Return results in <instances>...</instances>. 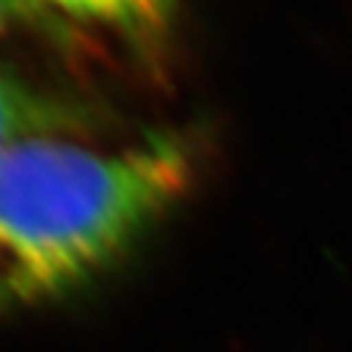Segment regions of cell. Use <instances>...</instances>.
Segmentation results:
<instances>
[{
  "label": "cell",
  "instance_id": "3957f363",
  "mask_svg": "<svg viewBox=\"0 0 352 352\" xmlns=\"http://www.w3.org/2000/svg\"><path fill=\"white\" fill-rule=\"evenodd\" d=\"M76 21L149 45L167 34L175 0H37Z\"/></svg>",
  "mask_w": 352,
  "mask_h": 352
},
{
  "label": "cell",
  "instance_id": "277c9868",
  "mask_svg": "<svg viewBox=\"0 0 352 352\" xmlns=\"http://www.w3.org/2000/svg\"><path fill=\"white\" fill-rule=\"evenodd\" d=\"M37 0H0V32H6L11 24L21 21L32 11Z\"/></svg>",
  "mask_w": 352,
  "mask_h": 352
},
{
  "label": "cell",
  "instance_id": "6da1fadb",
  "mask_svg": "<svg viewBox=\"0 0 352 352\" xmlns=\"http://www.w3.org/2000/svg\"><path fill=\"white\" fill-rule=\"evenodd\" d=\"M193 180L173 136L100 149L37 133L0 151V311L71 292L115 264Z\"/></svg>",
  "mask_w": 352,
  "mask_h": 352
},
{
  "label": "cell",
  "instance_id": "7a4b0ae2",
  "mask_svg": "<svg viewBox=\"0 0 352 352\" xmlns=\"http://www.w3.org/2000/svg\"><path fill=\"white\" fill-rule=\"evenodd\" d=\"M78 115L65 102L39 94L0 65V151L37 133H71Z\"/></svg>",
  "mask_w": 352,
  "mask_h": 352
}]
</instances>
